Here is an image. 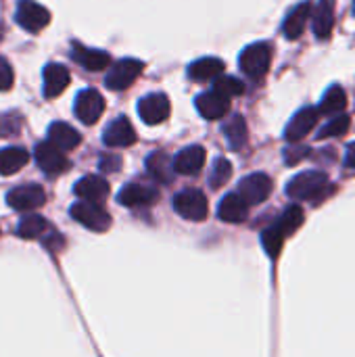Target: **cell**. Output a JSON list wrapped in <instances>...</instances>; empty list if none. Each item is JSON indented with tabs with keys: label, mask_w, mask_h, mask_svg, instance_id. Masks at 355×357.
<instances>
[{
	"label": "cell",
	"mask_w": 355,
	"mask_h": 357,
	"mask_svg": "<svg viewBox=\"0 0 355 357\" xmlns=\"http://www.w3.org/2000/svg\"><path fill=\"white\" fill-rule=\"evenodd\" d=\"M69 215L82 224L84 228L92 230V232H107L111 226V215L107 213L105 207H100L98 203H88V201H80L75 205H71Z\"/></svg>",
	"instance_id": "cell-3"
},
{
	"label": "cell",
	"mask_w": 355,
	"mask_h": 357,
	"mask_svg": "<svg viewBox=\"0 0 355 357\" xmlns=\"http://www.w3.org/2000/svg\"><path fill=\"white\" fill-rule=\"evenodd\" d=\"M146 169H149V174H151L153 178H157L159 182H167V180H169V174H172V169H174V161L169 163V157H167L165 153L157 151V153L149 155V159H146Z\"/></svg>",
	"instance_id": "cell-29"
},
{
	"label": "cell",
	"mask_w": 355,
	"mask_h": 357,
	"mask_svg": "<svg viewBox=\"0 0 355 357\" xmlns=\"http://www.w3.org/2000/svg\"><path fill=\"white\" fill-rule=\"evenodd\" d=\"M345 165L349 169H355V142L347 149V155H345Z\"/></svg>",
	"instance_id": "cell-39"
},
{
	"label": "cell",
	"mask_w": 355,
	"mask_h": 357,
	"mask_svg": "<svg viewBox=\"0 0 355 357\" xmlns=\"http://www.w3.org/2000/svg\"><path fill=\"white\" fill-rule=\"evenodd\" d=\"M354 13H355V2H354Z\"/></svg>",
	"instance_id": "cell-40"
},
{
	"label": "cell",
	"mask_w": 355,
	"mask_h": 357,
	"mask_svg": "<svg viewBox=\"0 0 355 357\" xmlns=\"http://www.w3.org/2000/svg\"><path fill=\"white\" fill-rule=\"evenodd\" d=\"M333 192V184L328 182V176L322 172H303L299 176H295L289 186H287V195L295 201H322L326 195Z\"/></svg>",
	"instance_id": "cell-1"
},
{
	"label": "cell",
	"mask_w": 355,
	"mask_h": 357,
	"mask_svg": "<svg viewBox=\"0 0 355 357\" xmlns=\"http://www.w3.org/2000/svg\"><path fill=\"white\" fill-rule=\"evenodd\" d=\"M345 107H347V94L339 84H335V86H331L326 90V94H324V98L320 102V113L337 117V115H341L345 111Z\"/></svg>",
	"instance_id": "cell-26"
},
{
	"label": "cell",
	"mask_w": 355,
	"mask_h": 357,
	"mask_svg": "<svg viewBox=\"0 0 355 357\" xmlns=\"http://www.w3.org/2000/svg\"><path fill=\"white\" fill-rule=\"evenodd\" d=\"M249 213V205L245 203V199L239 192H230L222 199L220 207H218V215L220 220L228 222V224H239L247 218Z\"/></svg>",
	"instance_id": "cell-22"
},
{
	"label": "cell",
	"mask_w": 355,
	"mask_h": 357,
	"mask_svg": "<svg viewBox=\"0 0 355 357\" xmlns=\"http://www.w3.org/2000/svg\"><path fill=\"white\" fill-rule=\"evenodd\" d=\"M303 220H305L303 209H301L299 205H291V207H287V209L282 211V215L278 218V222H276L274 226H276V230L287 238V236H291V234H295V232L299 230V226L303 224Z\"/></svg>",
	"instance_id": "cell-27"
},
{
	"label": "cell",
	"mask_w": 355,
	"mask_h": 357,
	"mask_svg": "<svg viewBox=\"0 0 355 357\" xmlns=\"http://www.w3.org/2000/svg\"><path fill=\"white\" fill-rule=\"evenodd\" d=\"M224 61L216 59V56H205V59H197L190 67H188V77L195 82H209V79H218L224 73Z\"/></svg>",
	"instance_id": "cell-24"
},
{
	"label": "cell",
	"mask_w": 355,
	"mask_h": 357,
	"mask_svg": "<svg viewBox=\"0 0 355 357\" xmlns=\"http://www.w3.org/2000/svg\"><path fill=\"white\" fill-rule=\"evenodd\" d=\"M312 10H314V8H312L310 2H301V4H297V6L287 15V19H285V23H282V33H285L287 40H297V38L303 36L305 25H308V21L312 19Z\"/></svg>",
	"instance_id": "cell-19"
},
{
	"label": "cell",
	"mask_w": 355,
	"mask_h": 357,
	"mask_svg": "<svg viewBox=\"0 0 355 357\" xmlns=\"http://www.w3.org/2000/svg\"><path fill=\"white\" fill-rule=\"evenodd\" d=\"M21 128V119L17 115H2L0 117V136H15Z\"/></svg>",
	"instance_id": "cell-35"
},
{
	"label": "cell",
	"mask_w": 355,
	"mask_h": 357,
	"mask_svg": "<svg viewBox=\"0 0 355 357\" xmlns=\"http://www.w3.org/2000/svg\"><path fill=\"white\" fill-rule=\"evenodd\" d=\"M71 59L82 65L88 71H103L111 65V54L105 50H96V48H86L80 42H73L71 46Z\"/></svg>",
	"instance_id": "cell-14"
},
{
	"label": "cell",
	"mask_w": 355,
	"mask_h": 357,
	"mask_svg": "<svg viewBox=\"0 0 355 357\" xmlns=\"http://www.w3.org/2000/svg\"><path fill=\"white\" fill-rule=\"evenodd\" d=\"M213 90L220 92V94L226 96V98H232V96H239V94L245 92V84H243L241 79L232 77V75H220V77L213 82Z\"/></svg>",
	"instance_id": "cell-31"
},
{
	"label": "cell",
	"mask_w": 355,
	"mask_h": 357,
	"mask_svg": "<svg viewBox=\"0 0 355 357\" xmlns=\"http://www.w3.org/2000/svg\"><path fill=\"white\" fill-rule=\"evenodd\" d=\"M73 192L88 203H103L109 197V182L103 176H86L82 178L75 186Z\"/></svg>",
	"instance_id": "cell-18"
},
{
	"label": "cell",
	"mask_w": 355,
	"mask_h": 357,
	"mask_svg": "<svg viewBox=\"0 0 355 357\" xmlns=\"http://www.w3.org/2000/svg\"><path fill=\"white\" fill-rule=\"evenodd\" d=\"M205 159H207V153L203 146L199 144L186 146L174 157V172L180 176H195L203 169Z\"/></svg>",
	"instance_id": "cell-13"
},
{
	"label": "cell",
	"mask_w": 355,
	"mask_h": 357,
	"mask_svg": "<svg viewBox=\"0 0 355 357\" xmlns=\"http://www.w3.org/2000/svg\"><path fill=\"white\" fill-rule=\"evenodd\" d=\"M103 142L107 146L113 149H121V146H130L136 142V132L130 123L128 117H117L115 121H111L103 134Z\"/></svg>",
	"instance_id": "cell-17"
},
{
	"label": "cell",
	"mask_w": 355,
	"mask_h": 357,
	"mask_svg": "<svg viewBox=\"0 0 355 357\" xmlns=\"http://www.w3.org/2000/svg\"><path fill=\"white\" fill-rule=\"evenodd\" d=\"M349 117L347 115H337L335 119H331L318 134V138H335V136H343L347 130H349Z\"/></svg>",
	"instance_id": "cell-34"
},
{
	"label": "cell",
	"mask_w": 355,
	"mask_h": 357,
	"mask_svg": "<svg viewBox=\"0 0 355 357\" xmlns=\"http://www.w3.org/2000/svg\"><path fill=\"white\" fill-rule=\"evenodd\" d=\"M29 161V155L25 149L21 146H8L0 151V174L2 176H10L17 174L19 169H23Z\"/></svg>",
	"instance_id": "cell-25"
},
{
	"label": "cell",
	"mask_w": 355,
	"mask_h": 357,
	"mask_svg": "<svg viewBox=\"0 0 355 357\" xmlns=\"http://www.w3.org/2000/svg\"><path fill=\"white\" fill-rule=\"evenodd\" d=\"M172 113V102L165 94L157 92V94H146L144 98H140L138 102V115L144 123L149 126H159L163 123Z\"/></svg>",
	"instance_id": "cell-9"
},
{
	"label": "cell",
	"mask_w": 355,
	"mask_h": 357,
	"mask_svg": "<svg viewBox=\"0 0 355 357\" xmlns=\"http://www.w3.org/2000/svg\"><path fill=\"white\" fill-rule=\"evenodd\" d=\"M318 117H320V109L316 107H305L301 111H297V115L291 119V123L287 126V132H285V138L289 142H299L303 140L318 123Z\"/></svg>",
	"instance_id": "cell-12"
},
{
	"label": "cell",
	"mask_w": 355,
	"mask_h": 357,
	"mask_svg": "<svg viewBox=\"0 0 355 357\" xmlns=\"http://www.w3.org/2000/svg\"><path fill=\"white\" fill-rule=\"evenodd\" d=\"M272 65V44L268 42H257L247 46L241 52V69L245 75L253 79H262Z\"/></svg>",
	"instance_id": "cell-2"
},
{
	"label": "cell",
	"mask_w": 355,
	"mask_h": 357,
	"mask_svg": "<svg viewBox=\"0 0 355 357\" xmlns=\"http://www.w3.org/2000/svg\"><path fill=\"white\" fill-rule=\"evenodd\" d=\"M48 228V222L42 218V215H25L21 222H19V228H17V234L21 238H40Z\"/></svg>",
	"instance_id": "cell-30"
},
{
	"label": "cell",
	"mask_w": 355,
	"mask_h": 357,
	"mask_svg": "<svg viewBox=\"0 0 355 357\" xmlns=\"http://www.w3.org/2000/svg\"><path fill=\"white\" fill-rule=\"evenodd\" d=\"M142 69H144L142 61H138V59H121L115 65H111L105 84H107L109 90H126L136 82V77L142 73Z\"/></svg>",
	"instance_id": "cell-5"
},
{
	"label": "cell",
	"mask_w": 355,
	"mask_h": 357,
	"mask_svg": "<svg viewBox=\"0 0 355 357\" xmlns=\"http://www.w3.org/2000/svg\"><path fill=\"white\" fill-rule=\"evenodd\" d=\"M33 157H36L38 167L48 176H59V174L67 172L71 165L69 159L65 157V151H61L52 142H40L33 151Z\"/></svg>",
	"instance_id": "cell-7"
},
{
	"label": "cell",
	"mask_w": 355,
	"mask_h": 357,
	"mask_svg": "<svg viewBox=\"0 0 355 357\" xmlns=\"http://www.w3.org/2000/svg\"><path fill=\"white\" fill-rule=\"evenodd\" d=\"M232 176V163L228 159H218L213 163L211 176H209V186L211 188H222Z\"/></svg>",
	"instance_id": "cell-32"
},
{
	"label": "cell",
	"mask_w": 355,
	"mask_h": 357,
	"mask_svg": "<svg viewBox=\"0 0 355 357\" xmlns=\"http://www.w3.org/2000/svg\"><path fill=\"white\" fill-rule=\"evenodd\" d=\"M174 209L178 215L190 222H203L207 218V197L199 188L180 190L174 197Z\"/></svg>",
	"instance_id": "cell-4"
},
{
	"label": "cell",
	"mask_w": 355,
	"mask_h": 357,
	"mask_svg": "<svg viewBox=\"0 0 355 357\" xmlns=\"http://www.w3.org/2000/svg\"><path fill=\"white\" fill-rule=\"evenodd\" d=\"M105 111V98L100 96L98 90L94 88H88V90H82L75 98V115L82 123L86 126H92L100 119Z\"/></svg>",
	"instance_id": "cell-10"
},
{
	"label": "cell",
	"mask_w": 355,
	"mask_h": 357,
	"mask_svg": "<svg viewBox=\"0 0 355 357\" xmlns=\"http://www.w3.org/2000/svg\"><path fill=\"white\" fill-rule=\"evenodd\" d=\"M6 203L15 211H33L46 203V192L40 184H23L6 195Z\"/></svg>",
	"instance_id": "cell-8"
},
{
	"label": "cell",
	"mask_w": 355,
	"mask_h": 357,
	"mask_svg": "<svg viewBox=\"0 0 355 357\" xmlns=\"http://www.w3.org/2000/svg\"><path fill=\"white\" fill-rule=\"evenodd\" d=\"M282 243H285V236L276 230V226L264 230V234H262V245H264L266 253H268L272 259L278 257V253H280V249H282Z\"/></svg>",
	"instance_id": "cell-33"
},
{
	"label": "cell",
	"mask_w": 355,
	"mask_h": 357,
	"mask_svg": "<svg viewBox=\"0 0 355 357\" xmlns=\"http://www.w3.org/2000/svg\"><path fill=\"white\" fill-rule=\"evenodd\" d=\"M121 167V159L119 157H113V155H105L100 159V169L103 172H117Z\"/></svg>",
	"instance_id": "cell-38"
},
{
	"label": "cell",
	"mask_w": 355,
	"mask_h": 357,
	"mask_svg": "<svg viewBox=\"0 0 355 357\" xmlns=\"http://www.w3.org/2000/svg\"><path fill=\"white\" fill-rule=\"evenodd\" d=\"M69 71L65 65H59V63H48L44 67V96L46 98H54L59 96L67 86H69Z\"/></svg>",
	"instance_id": "cell-21"
},
{
	"label": "cell",
	"mask_w": 355,
	"mask_h": 357,
	"mask_svg": "<svg viewBox=\"0 0 355 357\" xmlns=\"http://www.w3.org/2000/svg\"><path fill=\"white\" fill-rule=\"evenodd\" d=\"M15 19L23 29L38 33L40 29H44L50 23V13L42 4H38L36 0H19L17 10H15Z\"/></svg>",
	"instance_id": "cell-6"
},
{
	"label": "cell",
	"mask_w": 355,
	"mask_h": 357,
	"mask_svg": "<svg viewBox=\"0 0 355 357\" xmlns=\"http://www.w3.org/2000/svg\"><path fill=\"white\" fill-rule=\"evenodd\" d=\"M308 153H310V149H305V146H295V149H289V151L285 153V159H287L289 165H295V163L301 161Z\"/></svg>",
	"instance_id": "cell-37"
},
{
	"label": "cell",
	"mask_w": 355,
	"mask_h": 357,
	"mask_svg": "<svg viewBox=\"0 0 355 357\" xmlns=\"http://www.w3.org/2000/svg\"><path fill=\"white\" fill-rule=\"evenodd\" d=\"M224 136L230 144L232 151H239L245 146L247 142V123L241 115H232L226 123H224Z\"/></svg>",
	"instance_id": "cell-28"
},
{
	"label": "cell",
	"mask_w": 355,
	"mask_h": 357,
	"mask_svg": "<svg viewBox=\"0 0 355 357\" xmlns=\"http://www.w3.org/2000/svg\"><path fill=\"white\" fill-rule=\"evenodd\" d=\"M157 199H159V192L153 186H146L140 182L126 184L117 197V201L126 207H146V205H153Z\"/></svg>",
	"instance_id": "cell-16"
},
{
	"label": "cell",
	"mask_w": 355,
	"mask_h": 357,
	"mask_svg": "<svg viewBox=\"0 0 355 357\" xmlns=\"http://www.w3.org/2000/svg\"><path fill=\"white\" fill-rule=\"evenodd\" d=\"M312 23H314V33L320 40L331 38L335 27V0H320L312 10Z\"/></svg>",
	"instance_id": "cell-20"
},
{
	"label": "cell",
	"mask_w": 355,
	"mask_h": 357,
	"mask_svg": "<svg viewBox=\"0 0 355 357\" xmlns=\"http://www.w3.org/2000/svg\"><path fill=\"white\" fill-rule=\"evenodd\" d=\"M270 192H272V180H270V176H266L262 172L243 178L239 184V195L245 199L247 205L264 203L270 197Z\"/></svg>",
	"instance_id": "cell-11"
},
{
	"label": "cell",
	"mask_w": 355,
	"mask_h": 357,
	"mask_svg": "<svg viewBox=\"0 0 355 357\" xmlns=\"http://www.w3.org/2000/svg\"><path fill=\"white\" fill-rule=\"evenodd\" d=\"M195 105H197V111H199L205 119H209V121L222 119V117L230 111V98L222 96V94L216 92V90H209V92L199 94L197 100H195Z\"/></svg>",
	"instance_id": "cell-15"
},
{
	"label": "cell",
	"mask_w": 355,
	"mask_h": 357,
	"mask_svg": "<svg viewBox=\"0 0 355 357\" xmlns=\"http://www.w3.org/2000/svg\"><path fill=\"white\" fill-rule=\"evenodd\" d=\"M13 82H15V71L10 67V63L0 56V90H10L13 88Z\"/></svg>",
	"instance_id": "cell-36"
},
{
	"label": "cell",
	"mask_w": 355,
	"mask_h": 357,
	"mask_svg": "<svg viewBox=\"0 0 355 357\" xmlns=\"http://www.w3.org/2000/svg\"><path fill=\"white\" fill-rule=\"evenodd\" d=\"M48 142L59 146L61 151H71L82 142V136L75 128H71L65 121H54L48 128Z\"/></svg>",
	"instance_id": "cell-23"
}]
</instances>
